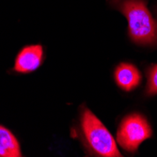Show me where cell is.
<instances>
[{
	"instance_id": "cell-1",
	"label": "cell",
	"mask_w": 157,
	"mask_h": 157,
	"mask_svg": "<svg viewBox=\"0 0 157 157\" xmlns=\"http://www.w3.org/2000/svg\"><path fill=\"white\" fill-rule=\"evenodd\" d=\"M128 22V34L133 42L143 46L157 44V24L150 12L146 0H108Z\"/></svg>"
},
{
	"instance_id": "cell-2",
	"label": "cell",
	"mask_w": 157,
	"mask_h": 157,
	"mask_svg": "<svg viewBox=\"0 0 157 157\" xmlns=\"http://www.w3.org/2000/svg\"><path fill=\"white\" fill-rule=\"evenodd\" d=\"M80 126L85 143L93 154L103 157L121 156L110 132L90 109L82 111Z\"/></svg>"
},
{
	"instance_id": "cell-3",
	"label": "cell",
	"mask_w": 157,
	"mask_h": 157,
	"mask_svg": "<svg viewBox=\"0 0 157 157\" xmlns=\"http://www.w3.org/2000/svg\"><path fill=\"white\" fill-rule=\"evenodd\" d=\"M152 131L147 119L138 113L126 116L119 125L117 140L120 146L129 152H136L142 142L151 138Z\"/></svg>"
},
{
	"instance_id": "cell-4",
	"label": "cell",
	"mask_w": 157,
	"mask_h": 157,
	"mask_svg": "<svg viewBox=\"0 0 157 157\" xmlns=\"http://www.w3.org/2000/svg\"><path fill=\"white\" fill-rule=\"evenodd\" d=\"M44 59V48L41 45H28L18 54L14 64V71L17 73L28 74L36 71Z\"/></svg>"
},
{
	"instance_id": "cell-5",
	"label": "cell",
	"mask_w": 157,
	"mask_h": 157,
	"mask_svg": "<svg viewBox=\"0 0 157 157\" xmlns=\"http://www.w3.org/2000/svg\"><path fill=\"white\" fill-rule=\"evenodd\" d=\"M115 81L124 91L136 90L141 83L142 76L136 66L130 63H121L115 70Z\"/></svg>"
},
{
	"instance_id": "cell-6",
	"label": "cell",
	"mask_w": 157,
	"mask_h": 157,
	"mask_svg": "<svg viewBox=\"0 0 157 157\" xmlns=\"http://www.w3.org/2000/svg\"><path fill=\"white\" fill-rule=\"evenodd\" d=\"M0 156L20 157L22 156L19 142L7 128L0 125Z\"/></svg>"
},
{
	"instance_id": "cell-7",
	"label": "cell",
	"mask_w": 157,
	"mask_h": 157,
	"mask_svg": "<svg viewBox=\"0 0 157 157\" xmlns=\"http://www.w3.org/2000/svg\"><path fill=\"white\" fill-rule=\"evenodd\" d=\"M147 85L145 93L147 96L157 94V64H151L146 70Z\"/></svg>"
}]
</instances>
